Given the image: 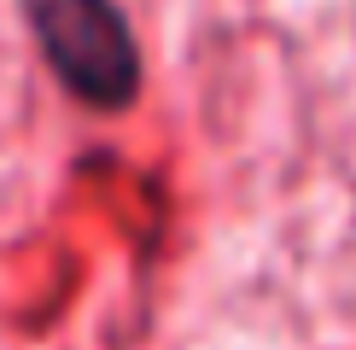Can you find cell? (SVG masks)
<instances>
[{"instance_id": "obj_1", "label": "cell", "mask_w": 356, "mask_h": 350, "mask_svg": "<svg viewBox=\"0 0 356 350\" xmlns=\"http://www.w3.org/2000/svg\"><path fill=\"white\" fill-rule=\"evenodd\" d=\"M18 12L41 65L76 106L99 117H123L140 99L146 82L140 41L117 0H18Z\"/></svg>"}]
</instances>
